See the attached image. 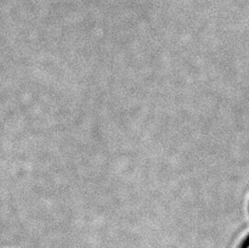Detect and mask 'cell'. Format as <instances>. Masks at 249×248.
<instances>
[{
	"label": "cell",
	"instance_id": "obj_1",
	"mask_svg": "<svg viewBox=\"0 0 249 248\" xmlns=\"http://www.w3.org/2000/svg\"><path fill=\"white\" fill-rule=\"evenodd\" d=\"M241 248H249V236L243 241V243L241 245Z\"/></svg>",
	"mask_w": 249,
	"mask_h": 248
}]
</instances>
